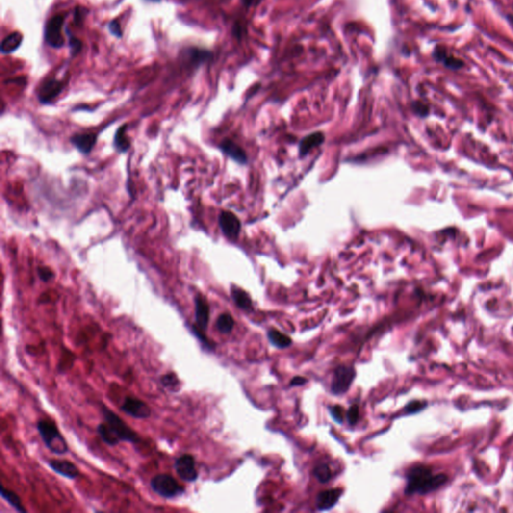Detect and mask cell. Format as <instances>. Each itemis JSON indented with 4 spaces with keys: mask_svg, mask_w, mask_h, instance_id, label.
<instances>
[{
    "mask_svg": "<svg viewBox=\"0 0 513 513\" xmlns=\"http://www.w3.org/2000/svg\"><path fill=\"white\" fill-rule=\"evenodd\" d=\"M307 382V379H305L304 377H300V376H296L292 381H291V386H300V385H304L305 383Z\"/></svg>",
    "mask_w": 513,
    "mask_h": 513,
    "instance_id": "d590c367",
    "label": "cell"
},
{
    "mask_svg": "<svg viewBox=\"0 0 513 513\" xmlns=\"http://www.w3.org/2000/svg\"><path fill=\"white\" fill-rule=\"evenodd\" d=\"M49 466L54 472L68 479H76L79 476L78 468L74 463L67 460L52 459L49 461Z\"/></svg>",
    "mask_w": 513,
    "mask_h": 513,
    "instance_id": "7c38bea8",
    "label": "cell"
},
{
    "mask_svg": "<svg viewBox=\"0 0 513 513\" xmlns=\"http://www.w3.org/2000/svg\"><path fill=\"white\" fill-rule=\"evenodd\" d=\"M268 338L275 347L280 349L287 348L292 344V340L290 337L277 330H270L268 332Z\"/></svg>",
    "mask_w": 513,
    "mask_h": 513,
    "instance_id": "44dd1931",
    "label": "cell"
},
{
    "mask_svg": "<svg viewBox=\"0 0 513 513\" xmlns=\"http://www.w3.org/2000/svg\"><path fill=\"white\" fill-rule=\"evenodd\" d=\"M63 90V81L56 78L43 80L37 90V99L42 104L51 103Z\"/></svg>",
    "mask_w": 513,
    "mask_h": 513,
    "instance_id": "9c48e42d",
    "label": "cell"
},
{
    "mask_svg": "<svg viewBox=\"0 0 513 513\" xmlns=\"http://www.w3.org/2000/svg\"><path fill=\"white\" fill-rule=\"evenodd\" d=\"M37 430L45 446L56 455H64L68 451V445L58 430L57 426L51 420H39Z\"/></svg>",
    "mask_w": 513,
    "mask_h": 513,
    "instance_id": "7a4b0ae2",
    "label": "cell"
},
{
    "mask_svg": "<svg viewBox=\"0 0 513 513\" xmlns=\"http://www.w3.org/2000/svg\"><path fill=\"white\" fill-rule=\"evenodd\" d=\"M212 58L213 53L211 51L199 48H188L180 54L182 64L189 66V68H198L211 61Z\"/></svg>",
    "mask_w": 513,
    "mask_h": 513,
    "instance_id": "ba28073f",
    "label": "cell"
},
{
    "mask_svg": "<svg viewBox=\"0 0 513 513\" xmlns=\"http://www.w3.org/2000/svg\"><path fill=\"white\" fill-rule=\"evenodd\" d=\"M314 475L321 483L328 482L332 478L331 470L327 464L317 465L314 468Z\"/></svg>",
    "mask_w": 513,
    "mask_h": 513,
    "instance_id": "d4e9b609",
    "label": "cell"
},
{
    "mask_svg": "<svg viewBox=\"0 0 513 513\" xmlns=\"http://www.w3.org/2000/svg\"><path fill=\"white\" fill-rule=\"evenodd\" d=\"M121 409L128 415L137 419L149 418L152 414V410L147 403L138 398L129 397V396L126 397Z\"/></svg>",
    "mask_w": 513,
    "mask_h": 513,
    "instance_id": "30bf717a",
    "label": "cell"
},
{
    "mask_svg": "<svg viewBox=\"0 0 513 513\" xmlns=\"http://www.w3.org/2000/svg\"><path fill=\"white\" fill-rule=\"evenodd\" d=\"M65 20V15L56 14L51 17L44 26V40L52 49H61L64 45V37L61 28Z\"/></svg>",
    "mask_w": 513,
    "mask_h": 513,
    "instance_id": "5b68a950",
    "label": "cell"
},
{
    "mask_svg": "<svg viewBox=\"0 0 513 513\" xmlns=\"http://www.w3.org/2000/svg\"><path fill=\"white\" fill-rule=\"evenodd\" d=\"M447 481V476L442 473H434L433 470L425 465H417L412 467L407 473V485L405 493L426 494L436 490Z\"/></svg>",
    "mask_w": 513,
    "mask_h": 513,
    "instance_id": "6da1fadb",
    "label": "cell"
},
{
    "mask_svg": "<svg viewBox=\"0 0 513 513\" xmlns=\"http://www.w3.org/2000/svg\"><path fill=\"white\" fill-rule=\"evenodd\" d=\"M175 469L180 478L185 482H194L199 477L195 457L191 454L180 456L175 462Z\"/></svg>",
    "mask_w": 513,
    "mask_h": 513,
    "instance_id": "52a82bcc",
    "label": "cell"
},
{
    "mask_svg": "<svg viewBox=\"0 0 513 513\" xmlns=\"http://www.w3.org/2000/svg\"><path fill=\"white\" fill-rule=\"evenodd\" d=\"M509 20L513 23V16H509Z\"/></svg>",
    "mask_w": 513,
    "mask_h": 513,
    "instance_id": "8d00e7d4",
    "label": "cell"
},
{
    "mask_svg": "<svg viewBox=\"0 0 513 513\" xmlns=\"http://www.w3.org/2000/svg\"><path fill=\"white\" fill-rule=\"evenodd\" d=\"M219 224L223 234L229 238L234 240L239 236L241 230V223L239 219L231 212H222L219 217Z\"/></svg>",
    "mask_w": 513,
    "mask_h": 513,
    "instance_id": "8fae6325",
    "label": "cell"
},
{
    "mask_svg": "<svg viewBox=\"0 0 513 513\" xmlns=\"http://www.w3.org/2000/svg\"><path fill=\"white\" fill-rule=\"evenodd\" d=\"M127 126H123L118 128L114 134L113 147L119 153H126L130 147L129 137L127 135Z\"/></svg>",
    "mask_w": 513,
    "mask_h": 513,
    "instance_id": "d6986e66",
    "label": "cell"
},
{
    "mask_svg": "<svg viewBox=\"0 0 513 513\" xmlns=\"http://www.w3.org/2000/svg\"><path fill=\"white\" fill-rule=\"evenodd\" d=\"M356 371L353 367L347 365L339 366L334 372V377L331 385L332 393L335 395L345 394L354 381Z\"/></svg>",
    "mask_w": 513,
    "mask_h": 513,
    "instance_id": "8992f818",
    "label": "cell"
},
{
    "mask_svg": "<svg viewBox=\"0 0 513 513\" xmlns=\"http://www.w3.org/2000/svg\"><path fill=\"white\" fill-rule=\"evenodd\" d=\"M196 321L200 330L205 331L207 328L209 320V307L206 300L202 295H197L195 298Z\"/></svg>",
    "mask_w": 513,
    "mask_h": 513,
    "instance_id": "5bb4252c",
    "label": "cell"
},
{
    "mask_svg": "<svg viewBox=\"0 0 513 513\" xmlns=\"http://www.w3.org/2000/svg\"><path fill=\"white\" fill-rule=\"evenodd\" d=\"M107 27H108L109 32L112 35H114L115 37H118V38H122L123 37V30H122L120 22L118 20H111L108 23Z\"/></svg>",
    "mask_w": 513,
    "mask_h": 513,
    "instance_id": "4dcf8cb0",
    "label": "cell"
},
{
    "mask_svg": "<svg viewBox=\"0 0 513 513\" xmlns=\"http://www.w3.org/2000/svg\"><path fill=\"white\" fill-rule=\"evenodd\" d=\"M262 1H263V0H241L242 4H243L246 8H251L252 6L258 5V4H260Z\"/></svg>",
    "mask_w": 513,
    "mask_h": 513,
    "instance_id": "e575fe53",
    "label": "cell"
},
{
    "mask_svg": "<svg viewBox=\"0 0 513 513\" xmlns=\"http://www.w3.org/2000/svg\"><path fill=\"white\" fill-rule=\"evenodd\" d=\"M22 39H23V36L18 31L11 32L7 36H5L1 42V46H0V49H1V53L9 54V53H12L15 51H17L20 48V45L22 44Z\"/></svg>",
    "mask_w": 513,
    "mask_h": 513,
    "instance_id": "e0dca14e",
    "label": "cell"
},
{
    "mask_svg": "<svg viewBox=\"0 0 513 513\" xmlns=\"http://www.w3.org/2000/svg\"><path fill=\"white\" fill-rule=\"evenodd\" d=\"M234 326H235V321H234V319H232V317L228 313L222 314L218 318L217 323H216V327H217L218 331L222 334L231 333L232 328H234Z\"/></svg>",
    "mask_w": 513,
    "mask_h": 513,
    "instance_id": "603a6c76",
    "label": "cell"
},
{
    "mask_svg": "<svg viewBox=\"0 0 513 513\" xmlns=\"http://www.w3.org/2000/svg\"><path fill=\"white\" fill-rule=\"evenodd\" d=\"M413 106H414L415 111H416L418 114H420V115H426L427 112H428V107H427L426 105H424L423 103H414Z\"/></svg>",
    "mask_w": 513,
    "mask_h": 513,
    "instance_id": "836d02e7",
    "label": "cell"
},
{
    "mask_svg": "<svg viewBox=\"0 0 513 513\" xmlns=\"http://www.w3.org/2000/svg\"><path fill=\"white\" fill-rule=\"evenodd\" d=\"M88 13V10L85 8V7H77L75 9V13H74V22L76 26H80L82 25L83 22V19L85 18L86 14Z\"/></svg>",
    "mask_w": 513,
    "mask_h": 513,
    "instance_id": "f546056e",
    "label": "cell"
},
{
    "mask_svg": "<svg viewBox=\"0 0 513 513\" xmlns=\"http://www.w3.org/2000/svg\"><path fill=\"white\" fill-rule=\"evenodd\" d=\"M231 298L239 308L246 310V311H250L252 309V306H253L252 299L250 298L248 293H246L244 290L237 288V287H232L231 288Z\"/></svg>",
    "mask_w": 513,
    "mask_h": 513,
    "instance_id": "ffe728a7",
    "label": "cell"
},
{
    "mask_svg": "<svg viewBox=\"0 0 513 513\" xmlns=\"http://www.w3.org/2000/svg\"><path fill=\"white\" fill-rule=\"evenodd\" d=\"M425 406H426V403H424V402H420V401H413V402H410V403L405 407V411H406L407 414H413V413H416V412L421 411Z\"/></svg>",
    "mask_w": 513,
    "mask_h": 513,
    "instance_id": "1f68e13d",
    "label": "cell"
},
{
    "mask_svg": "<svg viewBox=\"0 0 513 513\" xmlns=\"http://www.w3.org/2000/svg\"><path fill=\"white\" fill-rule=\"evenodd\" d=\"M102 412L103 414L105 424L107 428L112 432V434L115 436L120 442L126 441V442H131V443H137L139 442V437L135 431H133L130 427L127 425V423L121 419L114 412L110 411L107 407L103 406Z\"/></svg>",
    "mask_w": 513,
    "mask_h": 513,
    "instance_id": "3957f363",
    "label": "cell"
},
{
    "mask_svg": "<svg viewBox=\"0 0 513 513\" xmlns=\"http://www.w3.org/2000/svg\"><path fill=\"white\" fill-rule=\"evenodd\" d=\"M72 144L82 154H89L97 144L96 133H77L71 138Z\"/></svg>",
    "mask_w": 513,
    "mask_h": 513,
    "instance_id": "9a60e30c",
    "label": "cell"
},
{
    "mask_svg": "<svg viewBox=\"0 0 513 513\" xmlns=\"http://www.w3.org/2000/svg\"><path fill=\"white\" fill-rule=\"evenodd\" d=\"M38 275H39V278L44 282H49L53 278V273L49 268H43V267L38 268Z\"/></svg>",
    "mask_w": 513,
    "mask_h": 513,
    "instance_id": "d6a6232c",
    "label": "cell"
},
{
    "mask_svg": "<svg viewBox=\"0 0 513 513\" xmlns=\"http://www.w3.org/2000/svg\"><path fill=\"white\" fill-rule=\"evenodd\" d=\"M342 495V490L340 488L328 489V490L322 491L317 496L316 505L317 508L321 511L329 510L336 505Z\"/></svg>",
    "mask_w": 513,
    "mask_h": 513,
    "instance_id": "4fadbf2b",
    "label": "cell"
},
{
    "mask_svg": "<svg viewBox=\"0 0 513 513\" xmlns=\"http://www.w3.org/2000/svg\"><path fill=\"white\" fill-rule=\"evenodd\" d=\"M1 496H2V498L5 499V500H6V501H7V502L12 506V507H14L15 510H17V511H19V512H22V513L26 512V509L25 505L22 504V502H21L19 496H18L15 492H13V491L9 490V489H6L5 487L1 486Z\"/></svg>",
    "mask_w": 513,
    "mask_h": 513,
    "instance_id": "7402d4cb",
    "label": "cell"
},
{
    "mask_svg": "<svg viewBox=\"0 0 513 513\" xmlns=\"http://www.w3.org/2000/svg\"><path fill=\"white\" fill-rule=\"evenodd\" d=\"M151 486L157 495L164 498H174L184 492V488L169 474L155 475L151 481Z\"/></svg>",
    "mask_w": 513,
    "mask_h": 513,
    "instance_id": "277c9868",
    "label": "cell"
},
{
    "mask_svg": "<svg viewBox=\"0 0 513 513\" xmlns=\"http://www.w3.org/2000/svg\"><path fill=\"white\" fill-rule=\"evenodd\" d=\"M324 142V134L321 132H314L305 138H303V141L300 144V154L302 155H305L308 154L312 149L319 147Z\"/></svg>",
    "mask_w": 513,
    "mask_h": 513,
    "instance_id": "ac0fdd59",
    "label": "cell"
},
{
    "mask_svg": "<svg viewBox=\"0 0 513 513\" xmlns=\"http://www.w3.org/2000/svg\"><path fill=\"white\" fill-rule=\"evenodd\" d=\"M347 419H348V422L350 425H354L357 423L358 419H359V407L358 405L354 404L352 405L351 407L349 408L348 412H347Z\"/></svg>",
    "mask_w": 513,
    "mask_h": 513,
    "instance_id": "83f0119b",
    "label": "cell"
},
{
    "mask_svg": "<svg viewBox=\"0 0 513 513\" xmlns=\"http://www.w3.org/2000/svg\"><path fill=\"white\" fill-rule=\"evenodd\" d=\"M160 382L165 388L172 391H178L180 387V380L175 373H168V374L164 375L161 377Z\"/></svg>",
    "mask_w": 513,
    "mask_h": 513,
    "instance_id": "484cf974",
    "label": "cell"
},
{
    "mask_svg": "<svg viewBox=\"0 0 513 513\" xmlns=\"http://www.w3.org/2000/svg\"><path fill=\"white\" fill-rule=\"evenodd\" d=\"M221 150L231 158L240 162V164H246L247 162L246 153L241 147L231 141V139H226L221 144Z\"/></svg>",
    "mask_w": 513,
    "mask_h": 513,
    "instance_id": "2e32d148",
    "label": "cell"
},
{
    "mask_svg": "<svg viewBox=\"0 0 513 513\" xmlns=\"http://www.w3.org/2000/svg\"><path fill=\"white\" fill-rule=\"evenodd\" d=\"M442 62L447 68L453 69V71H457V69H460L464 66V62L461 59L453 57L452 55H446L445 58L442 60Z\"/></svg>",
    "mask_w": 513,
    "mask_h": 513,
    "instance_id": "4316f807",
    "label": "cell"
},
{
    "mask_svg": "<svg viewBox=\"0 0 513 513\" xmlns=\"http://www.w3.org/2000/svg\"><path fill=\"white\" fill-rule=\"evenodd\" d=\"M330 414L332 418L337 423H343L344 421V409L342 406L335 405L333 407H330Z\"/></svg>",
    "mask_w": 513,
    "mask_h": 513,
    "instance_id": "f1b7e54d",
    "label": "cell"
},
{
    "mask_svg": "<svg viewBox=\"0 0 513 513\" xmlns=\"http://www.w3.org/2000/svg\"><path fill=\"white\" fill-rule=\"evenodd\" d=\"M65 32H66V35L68 37V45H69V52H71V55L73 57L77 56L81 51H82V48H83V43L82 41L76 37L71 31H69L68 27H65L64 28Z\"/></svg>",
    "mask_w": 513,
    "mask_h": 513,
    "instance_id": "cb8c5ba5",
    "label": "cell"
}]
</instances>
